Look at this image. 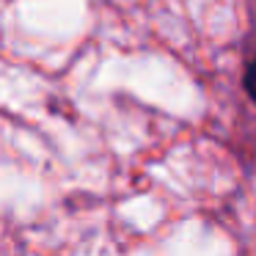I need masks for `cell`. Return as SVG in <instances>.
<instances>
[{
    "instance_id": "cell-1",
    "label": "cell",
    "mask_w": 256,
    "mask_h": 256,
    "mask_svg": "<svg viewBox=\"0 0 256 256\" xmlns=\"http://www.w3.org/2000/svg\"><path fill=\"white\" fill-rule=\"evenodd\" d=\"M245 91L250 94V100L256 102V61L248 66V72H245Z\"/></svg>"
}]
</instances>
